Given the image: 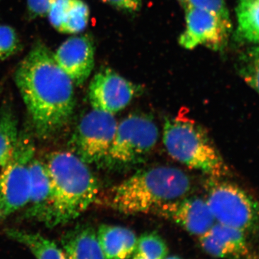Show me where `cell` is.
<instances>
[{
	"label": "cell",
	"instance_id": "cell-3",
	"mask_svg": "<svg viewBox=\"0 0 259 259\" xmlns=\"http://www.w3.org/2000/svg\"><path fill=\"white\" fill-rule=\"evenodd\" d=\"M192 184L185 172L172 166H155L136 172L110 190L107 204L124 214L153 213L162 204L182 198Z\"/></svg>",
	"mask_w": 259,
	"mask_h": 259
},
{
	"label": "cell",
	"instance_id": "cell-23",
	"mask_svg": "<svg viewBox=\"0 0 259 259\" xmlns=\"http://www.w3.org/2000/svg\"><path fill=\"white\" fill-rule=\"evenodd\" d=\"M184 10L196 9L209 12L231 21L229 11L225 0H178Z\"/></svg>",
	"mask_w": 259,
	"mask_h": 259
},
{
	"label": "cell",
	"instance_id": "cell-1",
	"mask_svg": "<svg viewBox=\"0 0 259 259\" xmlns=\"http://www.w3.org/2000/svg\"><path fill=\"white\" fill-rule=\"evenodd\" d=\"M15 81L37 137L50 139L62 131L74 113V83L54 53L37 42L19 64Z\"/></svg>",
	"mask_w": 259,
	"mask_h": 259
},
{
	"label": "cell",
	"instance_id": "cell-4",
	"mask_svg": "<svg viewBox=\"0 0 259 259\" xmlns=\"http://www.w3.org/2000/svg\"><path fill=\"white\" fill-rule=\"evenodd\" d=\"M163 142L175 160L189 168L220 178L229 169L206 130L188 116L168 117L163 130Z\"/></svg>",
	"mask_w": 259,
	"mask_h": 259
},
{
	"label": "cell",
	"instance_id": "cell-22",
	"mask_svg": "<svg viewBox=\"0 0 259 259\" xmlns=\"http://www.w3.org/2000/svg\"><path fill=\"white\" fill-rule=\"evenodd\" d=\"M135 253H141L150 259H164L168 255V247L160 235L151 232L138 238Z\"/></svg>",
	"mask_w": 259,
	"mask_h": 259
},
{
	"label": "cell",
	"instance_id": "cell-7",
	"mask_svg": "<svg viewBox=\"0 0 259 259\" xmlns=\"http://www.w3.org/2000/svg\"><path fill=\"white\" fill-rule=\"evenodd\" d=\"M35 145L28 134L20 133L14 154L0 177V223L26 207L30 188V164Z\"/></svg>",
	"mask_w": 259,
	"mask_h": 259
},
{
	"label": "cell",
	"instance_id": "cell-29",
	"mask_svg": "<svg viewBox=\"0 0 259 259\" xmlns=\"http://www.w3.org/2000/svg\"><path fill=\"white\" fill-rule=\"evenodd\" d=\"M164 259H182L180 257L177 256V255H172V256L166 257Z\"/></svg>",
	"mask_w": 259,
	"mask_h": 259
},
{
	"label": "cell",
	"instance_id": "cell-11",
	"mask_svg": "<svg viewBox=\"0 0 259 259\" xmlns=\"http://www.w3.org/2000/svg\"><path fill=\"white\" fill-rule=\"evenodd\" d=\"M153 213L178 225L190 234L198 237L215 223L207 202L199 197H182L162 204Z\"/></svg>",
	"mask_w": 259,
	"mask_h": 259
},
{
	"label": "cell",
	"instance_id": "cell-27",
	"mask_svg": "<svg viewBox=\"0 0 259 259\" xmlns=\"http://www.w3.org/2000/svg\"><path fill=\"white\" fill-rule=\"evenodd\" d=\"M131 259H150L147 258V257L145 256V255L141 254V253H135L134 255L131 256Z\"/></svg>",
	"mask_w": 259,
	"mask_h": 259
},
{
	"label": "cell",
	"instance_id": "cell-13",
	"mask_svg": "<svg viewBox=\"0 0 259 259\" xmlns=\"http://www.w3.org/2000/svg\"><path fill=\"white\" fill-rule=\"evenodd\" d=\"M198 238L201 248L213 258L236 259L249 255L247 234L241 230L215 222Z\"/></svg>",
	"mask_w": 259,
	"mask_h": 259
},
{
	"label": "cell",
	"instance_id": "cell-24",
	"mask_svg": "<svg viewBox=\"0 0 259 259\" xmlns=\"http://www.w3.org/2000/svg\"><path fill=\"white\" fill-rule=\"evenodd\" d=\"M20 47V39L14 29L0 25V61L14 55Z\"/></svg>",
	"mask_w": 259,
	"mask_h": 259
},
{
	"label": "cell",
	"instance_id": "cell-19",
	"mask_svg": "<svg viewBox=\"0 0 259 259\" xmlns=\"http://www.w3.org/2000/svg\"><path fill=\"white\" fill-rule=\"evenodd\" d=\"M19 136L16 117L10 107L5 105L0 111V177L14 154Z\"/></svg>",
	"mask_w": 259,
	"mask_h": 259
},
{
	"label": "cell",
	"instance_id": "cell-18",
	"mask_svg": "<svg viewBox=\"0 0 259 259\" xmlns=\"http://www.w3.org/2000/svg\"><path fill=\"white\" fill-rule=\"evenodd\" d=\"M6 235L26 246L35 259H67L61 247L39 233L10 228L6 230Z\"/></svg>",
	"mask_w": 259,
	"mask_h": 259
},
{
	"label": "cell",
	"instance_id": "cell-5",
	"mask_svg": "<svg viewBox=\"0 0 259 259\" xmlns=\"http://www.w3.org/2000/svg\"><path fill=\"white\" fill-rule=\"evenodd\" d=\"M158 135L157 125L150 116L131 114L117 123L105 164L115 168L137 164L156 146Z\"/></svg>",
	"mask_w": 259,
	"mask_h": 259
},
{
	"label": "cell",
	"instance_id": "cell-15",
	"mask_svg": "<svg viewBox=\"0 0 259 259\" xmlns=\"http://www.w3.org/2000/svg\"><path fill=\"white\" fill-rule=\"evenodd\" d=\"M51 195L50 177L45 163L34 157L30 164V195L25 212L27 217L42 222L49 208Z\"/></svg>",
	"mask_w": 259,
	"mask_h": 259
},
{
	"label": "cell",
	"instance_id": "cell-25",
	"mask_svg": "<svg viewBox=\"0 0 259 259\" xmlns=\"http://www.w3.org/2000/svg\"><path fill=\"white\" fill-rule=\"evenodd\" d=\"M56 0H28V13L32 18L48 15L51 5Z\"/></svg>",
	"mask_w": 259,
	"mask_h": 259
},
{
	"label": "cell",
	"instance_id": "cell-20",
	"mask_svg": "<svg viewBox=\"0 0 259 259\" xmlns=\"http://www.w3.org/2000/svg\"><path fill=\"white\" fill-rule=\"evenodd\" d=\"M236 14L239 37L259 44V0H238Z\"/></svg>",
	"mask_w": 259,
	"mask_h": 259
},
{
	"label": "cell",
	"instance_id": "cell-17",
	"mask_svg": "<svg viewBox=\"0 0 259 259\" xmlns=\"http://www.w3.org/2000/svg\"><path fill=\"white\" fill-rule=\"evenodd\" d=\"M61 244L67 259H105L97 232L90 226H78L67 232Z\"/></svg>",
	"mask_w": 259,
	"mask_h": 259
},
{
	"label": "cell",
	"instance_id": "cell-12",
	"mask_svg": "<svg viewBox=\"0 0 259 259\" xmlns=\"http://www.w3.org/2000/svg\"><path fill=\"white\" fill-rule=\"evenodd\" d=\"M95 46L88 35L69 37L56 50L59 66L76 86L88 80L95 66Z\"/></svg>",
	"mask_w": 259,
	"mask_h": 259
},
{
	"label": "cell",
	"instance_id": "cell-8",
	"mask_svg": "<svg viewBox=\"0 0 259 259\" xmlns=\"http://www.w3.org/2000/svg\"><path fill=\"white\" fill-rule=\"evenodd\" d=\"M117 122L113 115L93 109L81 117L69 146L87 164H105Z\"/></svg>",
	"mask_w": 259,
	"mask_h": 259
},
{
	"label": "cell",
	"instance_id": "cell-26",
	"mask_svg": "<svg viewBox=\"0 0 259 259\" xmlns=\"http://www.w3.org/2000/svg\"><path fill=\"white\" fill-rule=\"evenodd\" d=\"M117 9L127 12H137L142 7L144 0H103Z\"/></svg>",
	"mask_w": 259,
	"mask_h": 259
},
{
	"label": "cell",
	"instance_id": "cell-30",
	"mask_svg": "<svg viewBox=\"0 0 259 259\" xmlns=\"http://www.w3.org/2000/svg\"><path fill=\"white\" fill-rule=\"evenodd\" d=\"M1 92H2V87L0 86V94H1Z\"/></svg>",
	"mask_w": 259,
	"mask_h": 259
},
{
	"label": "cell",
	"instance_id": "cell-10",
	"mask_svg": "<svg viewBox=\"0 0 259 259\" xmlns=\"http://www.w3.org/2000/svg\"><path fill=\"white\" fill-rule=\"evenodd\" d=\"M140 92L139 85L107 68L94 76L89 87V100L93 109L114 115L125 109Z\"/></svg>",
	"mask_w": 259,
	"mask_h": 259
},
{
	"label": "cell",
	"instance_id": "cell-21",
	"mask_svg": "<svg viewBox=\"0 0 259 259\" xmlns=\"http://www.w3.org/2000/svg\"><path fill=\"white\" fill-rule=\"evenodd\" d=\"M238 74L247 84L259 95V47H251L242 53L238 62Z\"/></svg>",
	"mask_w": 259,
	"mask_h": 259
},
{
	"label": "cell",
	"instance_id": "cell-6",
	"mask_svg": "<svg viewBox=\"0 0 259 259\" xmlns=\"http://www.w3.org/2000/svg\"><path fill=\"white\" fill-rule=\"evenodd\" d=\"M206 202L216 223L246 234L259 229L258 200L239 186L228 182H213Z\"/></svg>",
	"mask_w": 259,
	"mask_h": 259
},
{
	"label": "cell",
	"instance_id": "cell-9",
	"mask_svg": "<svg viewBox=\"0 0 259 259\" xmlns=\"http://www.w3.org/2000/svg\"><path fill=\"white\" fill-rule=\"evenodd\" d=\"M186 28L179 38L181 47L192 50L204 46L213 51L222 50L231 33V21L209 12L185 9Z\"/></svg>",
	"mask_w": 259,
	"mask_h": 259
},
{
	"label": "cell",
	"instance_id": "cell-28",
	"mask_svg": "<svg viewBox=\"0 0 259 259\" xmlns=\"http://www.w3.org/2000/svg\"><path fill=\"white\" fill-rule=\"evenodd\" d=\"M236 259H259V258H255V257L253 256H250V255H247V256L242 257V258Z\"/></svg>",
	"mask_w": 259,
	"mask_h": 259
},
{
	"label": "cell",
	"instance_id": "cell-16",
	"mask_svg": "<svg viewBox=\"0 0 259 259\" xmlns=\"http://www.w3.org/2000/svg\"><path fill=\"white\" fill-rule=\"evenodd\" d=\"M97 234L105 259H128L136 252L137 236L129 228L102 225Z\"/></svg>",
	"mask_w": 259,
	"mask_h": 259
},
{
	"label": "cell",
	"instance_id": "cell-14",
	"mask_svg": "<svg viewBox=\"0 0 259 259\" xmlns=\"http://www.w3.org/2000/svg\"><path fill=\"white\" fill-rule=\"evenodd\" d=\"M90 8L83 0H56L48 16L56 30L66 34L83 31L90 20Z\"/></svg>",
	"mask_w": 259,
	"mask_h": 259
},
{
	"label": "cell",
	"instance_id": "cell-2",
	"mask_svg": "<svg viewBox=\"0 0 259 259\" xmlns=\"http://www.w3.org/2000/svg\"><path fill=\"white\" fill-rule=\"evenodd\" d=\"M51 201L42 223L49 228L71 222L96 200L99 185L88 164L71 151H54L44 161Z\"/></svg>",
	"mask_w": 259,
	"mask_h": 259
}]
</instances>
